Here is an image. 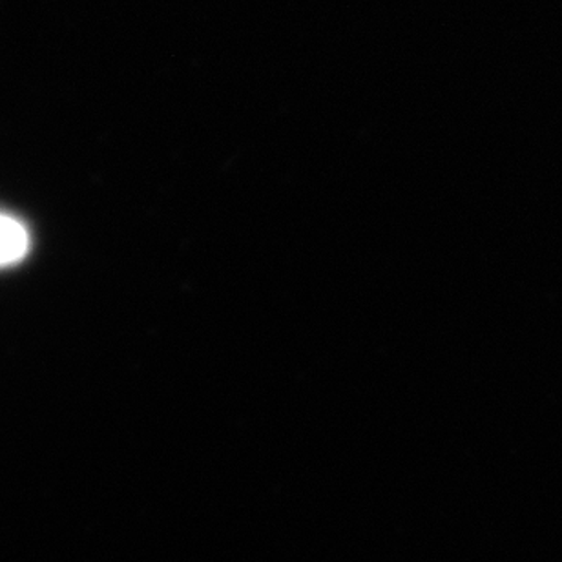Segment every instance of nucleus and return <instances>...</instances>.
<instances>
[{
	"instance_id": "obj_1",
	"label": "nucleus",
	"mask_w": 562,
	"mask_h": 562,
	"mask_svg": "<svg viewBox=\"0 0 562 562\" xmlns=\"http://www.w3.org/2000/svg\"><path fill=\"white\" fill-rule=\"evenodd\" d=\"M27 250V233L13 217L0 214V267L22 260Z\"/></svg>"
}]
</instances>
